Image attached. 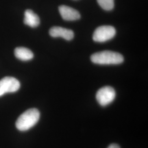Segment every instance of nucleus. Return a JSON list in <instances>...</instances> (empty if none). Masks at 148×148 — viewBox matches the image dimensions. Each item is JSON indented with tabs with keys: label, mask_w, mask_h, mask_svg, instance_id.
Wrapping results in <instances>:
<instances>
[{
	"label": "nucleus",
	"mask_w": 148,
	"mask_h": 148,
	"mask_svg": "<svg viewBox=\"0 0 148 148\" xmlns=\"http://www.w3.org/2000/svg\"><path fill=\"white\" fill-rule=\"evenodd\" d=\"M24 23L32 27H36L40 24V18L31 10H27L24 13Z\"/></svg>",
	"instance_id": "obj_8"
},
{
	"label": "nucleus",
	"mask_w": 148,
	"mask_h": 148,
	"mask_svg": "<svg viewBox=\"0 0 148 148\" xmlns=\"http://www.w3.org/2000/svg\"><path fill=\"white\" fill-rule=\"evenodd\" d=\"M116 35V30L112 26L103 25L97 27L93 35V40L98 42H104L112 39Z\"/></svg>",
	"instance_id": "obj_3"
},
{
	"label": "nucleus",
	"mask_w": 148,
	"mask_h": 148,
	"mask_svg": "<svg viewBox=\"0 0 148 148\" xmlns=\"http://www.w3.org/2000/svg\"><path fill=\"white\" fill-rule=\"evenodd\" d=\"M21 87L19 81L13 77L7 76L0 80V97L7 93H13Z\"/></svg>",
	"instance_id": "obj_5"
},
{
	"label": "nucleus",
	"mask_w": 148,
	"mask_h": 148,
	"mask_svg": "<svg viewBox=\"0 0 148 148\" xmlns=\"http://www.w3.org/2000/svg\"><path fill=\"white\" fill-rule=\"evenodd\" d=\"M14 54L16 58L23 61L30 60L34 57V54L29 49L25 47L16 48L14 50Z\"/></svg>",
	"instance_id": "obj_9"
},
{
	"label": "nucleus",
	"mask_w": 148,
	"mask_h": 148,
	"mask_svg": "<svg viewBox=\"0 0 148 148\" xmlns=\"http://www.w3.org/2000/svg\"><path fill=\"white\" fill-rule=\"evenodd\" d=\"M116 97L115 90L110 86H104L97 92L96 99L102 106H108L114 101Z\"/></svg>",
	"instance_id": "obj_4"
},
{
	"label": "nucleus",
	"mask_w": 148,
	"mask_h": 148,
	"mask_svg": "<svg viewBox=\"0 0 148 148\" xmlns=\"http://www.w3.org/2000/svg\"><path fill=\"white\" fill-rule=\"evenodd\" d=\"M97 2L106 11H111L114 7V0H97Z\"/></svg>",
	"instance_id": "obj_10"
},
{
	"label": "nucleus",
	"mask_w": 148,
	"mask_h": 148,
	"mask_svg": "<svg viewBox=\"0 0 148 148\" xmlns=\"http://www.w3.org/2000/svg\"><path fill=\"white\" fill-rule=\"evenodd\" d=\"M49 34L52 37H62L68 41L71 40L74 37L73 31L62 27H52L49 30Z\"/></svg>",
	"instance_id": "obj_7"
},
{
	"label": "nucleus",
	"mask_w": 148,
	"mask_h": 148,
	"mask_svg": "<svg viewBox=\"0 0 148 148\" xmlns=\"http://www.w3.org/2000/svg\"><path fill=\"white\" fill-rule=\"evenodd\" d=\"M93 63L99 65H115L123 62V57L121 54L111 51H104L95 53L90 57Z\"/></svg>",
	"instance_id": "obj_2"
},
{
	"label": "nucleus",
	"mask_w": 148,
	"mask_h": 148,
	"mask_svg": "<svg viewBox=\"0 0 148 148\" xmlns=\"http://www.w3.org/2000/svg\"><path fill=\"white\" fill-rule=\"evenodd\" d=\"M107 148H120V147L115 143H112L110 145H109V146Z\"/></svg>",
	"instance_id": "obj_11"
},
{
	"label": "nucleus",
	"mask_w": 148,
	"mask_h": 148,
	"mask_svg": "<svg viewBox=\"0 0 148 148\" xmlns=\"http://www.w3.org/2000/svg\"><path fill=\"white\" fill-rule=\"evenodd\" d=\"M40 113L36 108H32L24 112L16 121V127L21 131H26L37 123Z\"/></svg>",
	"instance_id": "obj_1"
},
{
	"label": "nucleus",
	"mask_w": 148,
	"mask_h": 148,
	"mask_svg": "<svg viewBox=\"0 0 148 148\" xmlns=\"http://www.w3.org/2000/svg\"><path fill=\"white\" fill-rule=\"evenodd\" d=\"M59 12L62 18L65 21H76L79 19L81 17L78 11L67 5H60L59 7Z\"/></svg>",
	"instance_id": "obj_6"
}]
</instances>
